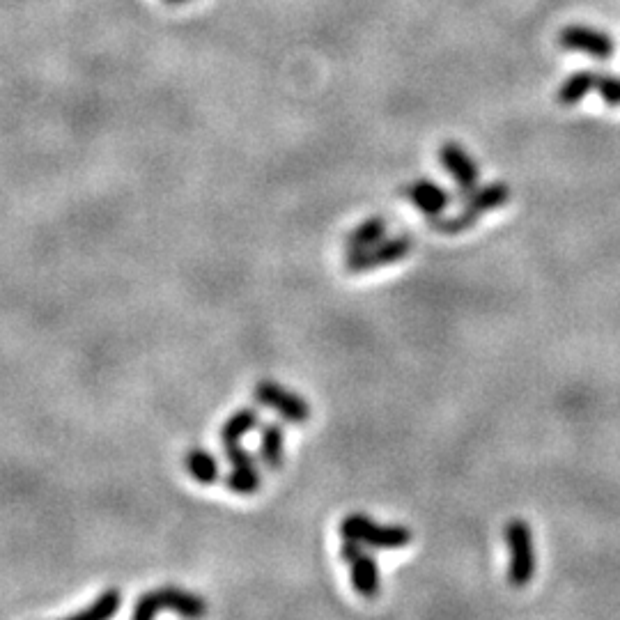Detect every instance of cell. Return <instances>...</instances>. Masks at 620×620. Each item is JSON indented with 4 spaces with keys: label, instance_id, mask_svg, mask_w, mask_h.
<instances>
[{
    "label": "cell",
    "instance_id": "obj_1",
    "mask_svg": "<svg viewBox=\"0 0 620 620\" xmlns=\"http://www.w3.org/2000/svg\"><path fill=\"white\" fill-rule=\"evenodd\" d=\"M508 200H510L508 184L503 182L487 184L483 189H476L471 196L464 198V205L455 216H439V219H434L430 223L434 226V230L441 232V235L448 237L462 235V232H467L469 228L476 226L480 216L492 212V209L503 207Z\"/></svg>",
    "mask_w": 620,
    "mask_h": 620
},
{
    "label": "cell",
    "instance_id": "obj_2",
    "mask_svg": "<svg viewBox=\"0 0 620 620\" xmlns=\"http://www.w3.org/2000/svg\"><path fill=\"white\" fill-rule=\"evenodd\" d=\"M340 536L345 540L359 542V545H366L370 549H384V552L407 547L414 538L407 526L379 524L375 519H370L368 515L361 513L347 515L343 522H340Z\"/></svg>",
    "mask_w": 620,
    "mask_h": 620
},
{
    "label": "cell",
    "instance_id": "obj_3",
    "mask_svg": "<svg viewBox=\"0 0 620 620\" xmlns=\"http://www.w3.org/2000/svg\"><path fill=\"white\" fill-rule=\"evenodd\" d=\"M175 611L182 618H200L207 614V604L200 595H193L189 591L175 586H164L157 591L145 593L143 598H138L134 607V620H150L159 614V611Z\"/></svg>",
    "mask_w": 620,
    "mask_h": 620
},
{
    "label": "cell",
    "instance_id": "obj_4",
    "mask_svg": "<svg viewBox=\"0 0 620 620\" xmlns=\"http://www.w3.org/2000/svg\"><path fill=\"white\" fill-rule=\"evenodd\" d=\"M508 552H510V568L508 581L515 588H524L536 575V549H533V533L529 522L524 519H510L503 529Z\"/></svg>",
    "mask_w": 620,
    "mask_h": 620
},
{
    "label": "cell",
    "instance_id": "obj_5",
    "mask_svg": "<svg viewBox=\"0 0 620 620\" xmlns=\"http://www.w3.org/2000/svg\"><path fill=\"white\" fill-rule=\"evenodd\" d=\"M414 242L412 237L400 235L393 239H382V242L372 244L368 248H361V251H350L345 260V269L350 274H368L372 269L379 267H389L395 262L405 260L409 253H412Z\"/></svg>",
    "mask_w": 620,
    "mask_h": 620
},
{
    "label": "cell",
    "instance_id": "obj_6",
    "mask_svg": "<svg viewBox=\"0 0 620 620\" xmlns=\"http://www.w3.org/2000/svg\"><path fill=\"white\" fill-rule=\"evenodd\" d=\"M340 556L343 561L350 565V577H352V586L354 591L361 595V598H377L379 591H382V577H379V568L377 561L372 558L363 545L354 540H345V545L340 547Z\"/></svg>",
    "mask_w": 620,
    "mask_h": 620
},
{
    "label": "cell",
    "instance_id": "obj_7",
    "mask_svg": "<svg viewBox=\"0 0 620 620\" xmlns=\"http://www.w3.org/2000/svg\"><path fill=\"white\" fill-rule=\"evenodd\" d=\"M253 393H255V400H258L260 405L271 407L278 416L285 418V421H288V423L304 425L308 418H310L308 402L301 398V395L292 393L288 389H283L281 384L271 382V379H265V382H258V386H255Z\"/></svg>",
    "mask_w": 620,
    "mask_h": 620
},
{
    "label": "cell",
    "instance_id": "obj_8",
    "mask_svg": "<svg viewBox=\"0 0 620 620\" xmlns=\"http://www.w3.org/2000/svg\"><path fill=\"white\" fill-rule=\"evenodd\" d=\"M558 44L565 51L572 53H586L595 60H609L614 56V40L604 33V30L591 26H568L558 35Z\"/></svg>",
    "mask_w": 620,
    "mask_h": 620
},
{
    "label": "cell",
    "instance_id": "obj_9",
    "mask_svg": "<svg viewBox=\"0 0 620 620\" xmlns=\"http://www.w3.org/2000/svg\"><path fill=\"white\" fill-rule=\"evenodd\" d=\"M439 161H441V166H444L446 173L453 175L457 189H460L464 198L471 196V193L478 189L480 173H478L476 161L471 159L469 152H464L460 145L446 143L439 150Z\"/></svg>",
    "mask_w": 620,
    "mask_h": 620
},
{
    "label": "cell",
    "instance_id": "obj_10",
    "mask_svg": "<svg viewBox=\"0 0 620 620\" xmlns=\"http://www.w3.org/2000/svg\"><path fill=\"white\" fill-rule=\"evenodd\" d=\"M405 198L428 221H434V219H439V216H444L446 207L451 205V196H448V191L441 189L439 184L425 180V177L423 180H416L414 184L407 186Z\"/></svg>",
    "mask_w": 620,
    "mask_h": 620
},
{
    "label": "cell",
    "instance_id": "obj_11",
    "mask_svg": "<svg viewBox=\"0 0 620 620\" xmlns=\"http://www.w3.org/2000/svg\"><path fill=\"white\" fill-rule=\"evenodd\" d=\"M258 457L267 469H281L285 460V432L278 423L262 425Z\"/></svg>",
    "mask_w": 620,
    "mask_h": 620
},
{
    "label": "cell",
    "instance_id": "obj_12",
    "mask_svg": "<svg viewBox=\"0 0 620 620\" xmlns=\"http://www.w3.org/2000/svg\"><path fill=\"white\" fill-rule=\"evenodd\" d=\"M184 467L189 471V476L198 480L200 485H212L221 478L219 462H216V457L205 451V448H191V451H186Z\"/></svg>",
    "mask_w": 620,
    "mask_h": 620
},
{
    "label": "cell",
    "instance_id": "obj_13",
    "mask_svg": "<svg viewBox=\"0 0 620 620\" xmlns=\"http://www.w3.org/2000/svg\"><path fill=\"white\" fill-rule=\"evenodd\" d=\"M386 230H389V223H386L384 216H370V219L350 230V235L345 237V248L347 251H361V248L382 242Z\"/></svg>",
    "mask_w": 620,
    "mask_h": 620
},
{
    "label": "cell",
    "instance_id": "obj_14",
    "mask_svg": "<svg viewBox=\"0 0 620 620\" xmlns=\"http://www.w3.org/2000/svg\"><path fill=\"white\" fill-rule=\"evenodd\" d=\"M260 425V414L258 409L246 407L239 409V412L232 414L221 428V444L230 446V444H239L248 432H253Z\"/></svg>",
    "mask_w": 620,
    "mask_h": 620
},
{
    "label": "cell",
    "instance_id": "obj_15",
    "mask_svg": "<svg viewBox=\"0 0 620 620\" xmlns=\"http://www.w3.org/2000/svg\"><path fill=\"white\" fill-rule=\"evenodd\" d=\"M595 83H598V74L595 72L572 74L570 79L558 88L556 102L561 106H575L588 95V92L595 90Z\"/></svg>",
    "mask_w": 620,
    "mask_h": 620
},
{
    "label": "cell",
    "instance_id": "obj_16",
    "mask_svg": "<svg viewBox=\"0 0 620 620\" xmlns=\"http://www.w3.org/2000/svg\"><path fill=\"white\" fill-rule=\"evenodd\" d=\"M120 604H122V593L115 591V588H108V591L99 595V598L92 602L88 609L76 611L72 618L74 620H106L118 614Z\"/></svg>",
    "mask_w": 620,
    "mask_h": 620
},
{
    "label": "cell",
    "instance_id": "obj_17",
    "mask_svg": "<svg viewBox=\"0 0 620 620\" xmlns=\"http://www.w3.org/2000/svg\"><path fill=\"white\" fill-rule=\"evenodd\" d=\"M228 490L239 496H251L260 490V474L258 467H232L230 474L223 478Z\"/></svg>",
    "mask_w": 620,
    "mask_h": 620
},
{
    "label": "cell",
    "instance_id": "obj_18",
    "mask_svg": "<svg viewBox=\"0 0 620 620\" xmlns=\"http://www.w3.org/2000/svg\"><path fill=\"white\" fill-rule=\"evenodd\" d=\"M595 90L600 92V97L604 99V104L609 106H620V79L616 76L598 74V83H595Z\"/></svg>",
    "mask_w": 620,
    "mask_h": 620
},
{
    "label": "cell",
    "instance_id": "obj_19",
    "mask_svg": "<svg viewBox=\"0 0 620 620\" xmlns=\"http://www.w3.org/2000/svg\"><path fill=\"white\" fill-rule=\"evenodd\" d=\"M223 448H226V460L232 464V467H258V464H255L253 453H248L244 446L230 444V446H223Z\"/></svg>",
    "mask_w": 620,
    "mask_h": 620
},
{
    "label": "cell",
    "instance_id": "obj_20",
    "mask_svg": "<svg viewBox=\"0 0 620 620\" xmlns=\"http://www.w3.org/2000/svg\"><path fill=\"white\" fill-rule=\"evenodd\" d=\"M166 3H170V5H180V3H186V0H166Z\"/></svg>",
    "mask_w": 620,
    "mask_h": 620
}]
</instances>
